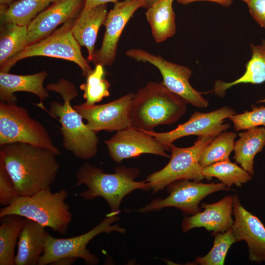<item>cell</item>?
<instances>
[{"label": "cell", "mask_w": 265, "mask_h": 265, "mask_svg": "<svg viewBox=\"0 0 265 265\" xmlns=\"http://www.w3.org/2000/svg\"><path fill=\"white\" fill-rule=\"evenodd\" d=\"M65 189L52 192L51 187L28 196H19L10 205L0 210V217L17 215L32 220L55 232L66 234L72 220Z\"/></svg>", "instance_id": "cell-5"}, {"label": "cell", "mask_w": 265, "mask_h": 265, "mask_svg": "<svg viewBox=\"0 0 265 265\" xmlns=\"http://www.w3.org/2000/svg\"><path fill=\"white\" fill-rule=\"evenodd\" d=\"M233 199L234 196H227L214 203H203L201 205V208L204 209L203 212L185 218L182 223L183 232L201 227L212 231V235L226 232L234 222L232 217Z\"/></svg>", "instance_id": "cell-18"}, {"label": "cell", "mask_w": 265, "mask_h": 265, "mask_svg": "<svg viewBox=\"0 0 265 265\" xmlns=\"http://www.w3.org/2000/svg\"><path fill=\"white\" fill-rule=\"evenodd\" d=\"M17 0H0V6H7Z\"/></svg>", "instance_id": "cell-38"}, {"label": "cell", "mask_w": 265, "mask_h": 265, "mask_svg": "<svg viewBox=\"0 0 265 265\" xmlns=\"http://www.w3.org/2000/svg\"><path fill=\"white\" fill-rule=\"evenodd\" d=\"M48 76L45 71L27 75H19L0 72V99L7 103H16V92L23 91L35 94L40 100V104L49 94L43 83Z\"/></svg>", "instance_id": "cell-19"}, {"label": "cell", "mask_w": 265, "mask_h": 265, "mask_svg": "<svg viewBox=\"0 0 265 265\" xmlns=\"http://www.w3.org/2000/svg\"><path fill=\"white\" fill-rule=\"evenodd\" d=\"M173 1V0H161L147 8L146 18L156 43L163 42L176 33Z\"/></svg>", "instance_id": "cell-24"}, {"label": "cell", "mask_w": 265, "mask_h": 265, "mask_svg": "<svg viewBox=\"0 0 265 265\" xmlns=\"http://www.w3.org/2000/svg\"><path fill=\"white\" fill-rule=\"evenodd\" d=\"M84 2V0H59L39 13L27 25L28 45L47 36L60 25L75 19Z\"/></svg>", "instance_id": "cell-17"}, {"label": "cell", "mask_w": 265, "mask_h": 265, "mask_svg": "<svg viewBox=\"0 0 265 265\" xmlns=\"http://www.w3.org/2000/svg\"><path fill=\"white\" fill-rule=\"evenodd\" d=\"M84 6L82 9L83 11H87L96 6L106 4L108 2H118L119 0H84Z\"/></svg>", "instance_id": "cell-35"}, {"label": "cell", "mask_w": 265, "mask_h": 265, "mask_svg": "<svg viewBox=\"0 0 265 265\" xmlns=\"http://www.w3.org/2000/svg\"><path fill=\"white\" fill-rule=\"evenodd\" d=\"M118 212H111L99 224L86 233L69 238H56L50 234L47 237L45 250L40 257L38 265H51L63 257L80 258L88 265L99 263L97 256L86 249V245L95 237L102 233L117 232L124 233L125 229L118 224L112 225L118 220Z\"/></svg>", "instance_id": "cell-9"}, {"label": "cell", "mask_w": 265, "mask_h": 265, "mask_svg": "<svg viewBox=\"0 0 265 265\" xmlns=\"http://www.w3.org/2000/svg\"><path fill=\"white\" fill-rule=\"evenodd\" d=\"M134 95L130 92L107 103L93 105L83 103L73 107L94 132H118L131 127L129 108Z\"/></svg>", "instance_id": "cell-14"}, {"label": "cell", "mask_w": 265, "mask_h": 265, "mask_svg": "<svg viewBox=\"0 0 265 265\" xmlns=\"http://www.w3.org/2000/svg\"><path fill=\"white\" fill-rule=\"evenodd\" d=\"M235 114L232 108L225 106L209 112L195 111L186 122L169 132H158L153 130L140 131L155 137L167 151H169L170 146L173 142L183 137L196 135L215 137L229 129L231 125L229 123H224V120Z\"/></svg>", "instance_id": "cell-12"}, {"label": "cell", "mask_w": 265, "mask_h": 265, "mask_svg": "<svg viewBox=\"0 0 265 265\" xmlns=\"http://www.w3.org/2000/svg\"><path fill=\"white\" fill-rule=\"evenodd\" d=\"M126 55L139 62H148L160 72L161 83L170 91L176 94L187 104L198 108L209 106V102L196 90L189 83L192 71L187 67L169 61L161 56L157 55L141 49H131Z\"/></svg>", "instance_id": "cell-10"}, {"label": "cell", "mask_w": 265, "mask_h": 265, "mask_svg": "<svg viewBox=\"0 0 265 265\" xmlns=\"http://www.w3.org/2000/svg\"><path fill=\"white\" fill-rule=\"evenodd\" d=\"M16 142L30 144L61 154L47 129L31 117L26 108L0 101V146Z\"/></svg>", "instance_id": "cell-7"}, {"label": "cell", "mask_w": 265, "mask_h": 265, "mask_svg": "<svg viewBox=\"0 0 265 265\" xmlns=\"http://www.w3.org/2000/svg\"><path fill=\"white\" fill-rule=\"evenodd\" d=\"M258 103H265V98L263 99L258 101Z\"/></svg>", "instance_id": "cell-40"}, {"label": "cell", "mask_w": 265, "mask_h": 265, "mask_svg": "<svg viewBox=\"0 0 265 265\" xmlns=\"http://www.w3.org/2000/svg\"><path fill=\"white\" fill-rule=\"evenodd\" d=\"M115 171L112 174L106 173L88 162L84 163L76 174V185H85L87 189L80 196L86 200L103 197L111 212H118L120 203L127 194L136 189H150L149 183L146 181L134 180L140 174L137 168L121 166L116 167Z\"/></svg>", "instance_id": "cell-4"}, {"label": "cell", "mask_w": 265, "mask_h": 265, "mask_svg": "<svg viewBox=\"0 0 265 265\" xmlns=\"http://www.w3.org/2000/svg\"><path fill=\"white\" fill-rule=\"evenodd\" d=\"M202 172L207 180L217 178L228 188L233 185L241 186L252 179V175L229 159L203 167Z\"/></svg>", "instance_id": "cell-28"}, {"label": "cell", "mask_w": 265, "mask_h": 265, "mask_svg": "<svg viewBox=\"0 0 265 265\" xmlns=\"http://www.w3.org/2000/svg\"><path fill=\"white\" fill-rule=\"evenodd\" d=\"M228 188L222 183L205 184L200 181L183 179L167 186L169 195L163 199H157L136 211L146 212L165 207H175L187 214H195L201 211L199 204L209 194Z\"/></svg>", "instance_id": "cell-11"}, {"label": "cell", "mask_w": 265, "mask_h": 265, "mask_svg": "<svg viewBox=\"0 0 265 265\" xmlns=\"http://www.w3.org/2000/svg\"><path fill=\"white\" fill-rule=\"evenodd\" d=\"M107 14L106 4H101L87 11L81 10L75 19L72 34L80 46L86 47L88 62L93 59L98 32Z\"/></svg>", "instance_id": "cell-20"}, {"label": "cell", "mask_w": 265, "mask_h": 265, "mask_svg": "<svg viewBox=\"0 0 265 265\" xmlns=\"http://www.w3.org/2000/svg\"><path fill=\"white\" fill-rule=\"evenodd\" d=\"M213 246L205 256L196 258L195 263L200 265H222L228 250L236 240L231 227L224 233L214 234Z\"/></svg>", "instance_id": "cell-31"}, {"label": "cell", "mask_w": 265, "mask_h": 265, "mask_svg": "<svg viewBox=\"0 0 265 265\" xmlns=\"http://www.w3.org/2000/svg\"><path fill=\"white\" fill-rule=\"evenodd\" d=\"M46 89L58 93L63 100V103L52 102L49 110L46 111L60 122L64 148L80 159L94 157L98 152L99 138L97 133L83 122L82 116L71 105V100L78 95L75 85L61 78L56 83L48 84Z\"/></svg>", "instance_id": "cell-2"}, {"label": "cell", "mask_w": 265, "mask_h": 265, "mask_svg": "<svg viewBox=\"0 0 265 265\" xmlns=\"http://www.w3.org/2000/svg\"><path fill=\"white\" fill-rule=\"evenodd\" d=\"M247 4L253 19L265 28V0H249Z\"/></svg>", "instance_id": "cell-34"}, {"label": "cell", "mask_w": 265, "mask_h": 265, "mask_svg": "<svg viewBox=\"0 0 265 265\" xmlns=\"http://www.w3.org/2000/svg\"><path fill=\"white\" fill-rule=\"evenodd\" d=\"M0 155L20 196H31L51 187L59 168L58 155L28 143L0 145Z\"/></svg>", "instance_id": "cell-1"}, {"label": "cell", "mask_w": 265, "mask_h": 265, "mask_svg": "<svg viewBox=\"0 0 265 265\" xmlns=\"http://www.w3.org/2000/svg\"><path fill=\"white\" fill-rule=\"evenodd\" d=\"M187 104L161 82L149 81L137 91L130 103L131 127L152 131L159 125L174 124L185 114Z\"/></svg>", "instance_id": "cell-3"}, {"label": "cell", "mask_w": 265, "mask_h": 265, "mask_svg": "<svg viewBox=\"0 0 265 265\" xmlns=\"http://www.w3.org/2000/svg\"><path fill=\"white\" fill-rule=\"evenodd\" d=\"M75 19L69 20L53 32L37 42L27 46L4 65L0 72L8 73L19 61L33 56H47L65 59L74 62L81 70L83 77H87L93 69L83 56L80 46L72 34Z\"/></svg>", "instance_id": "cell-6"}, {"label": "cell", "mask_w": 265, "mask_h": 265, "mask_svg": "<svg viewBox=\"0 0 265 265\" xmlns=\"http://www.w3.org/2000/svg\"><path fill=\"white\" fill-rule=\"evenodd\" d=\"M236 131L245 130L263 126L265 128V106H253L251 111L235 114L229 118Z\"/></svg>", "instance_id": "cell-32"}, {"label": "cell", "mask_w": 265, "mask_h": 265, "mask_svg": "<svg viewBox=\"0 0 265 265\" xmlns=\"http://www.w3.org/2000/svg\"><path fill=\"white\" fill-rule=\"evenodd\" d=\"M233 215L231 227L237 242L244 240L248 245L249 259L253 262H265V226L256 215L241 204L238 197L234 196Z\"/></svg>", "instance_id": "cell-16"}, {"label": "cell", "mask_w": 265, "mask_h": 265, "mask_svg": "<svg viewBox=\"0 0 265 265\" xmlns=\"http://www.w3.org/2000/svg\"><path fill=\"white\" fill-rule=\"evenodd\" d=\"M237 134L223 132L213 138L206 147L199 159L202 168L229 159L234 151Z\"/></svg>", "instance_id": "cell-29"}, {"label": "cell", "mask_w": 265, "mask_h": 265, "mask_svg": "<svg viewBox=\"0 0 265 265\" xmlns=\"http://www.w3.org/2000/svg\"><path fill=\"white\" fill-rule=\"evenodd\" d=\"M147 0V8L153 4L161 0Z\"/></svg>", "instance_id": "cell-39"}, {"label": "cell", "mask_w": 265, "mask_h": 265, "mask_svg": "<svg viewBox=\"0 0 265 265\" xmlns=\"http://www.w3.org/2000/svg\"><path fill=\"white\" fill-rule=\"evenodd\" d=\"M202 0L210 1L216 2L220 5L225 7L230 6L233 2V0H177V1L180 4L186 5L195 1Z\"/></svg>", "instance_id": "cell-36"}, {"label": "cell", "mask_w": 265, "mask_h": 265, "mask_svg": "<svg viewBox=\"0 0 265 265\" xmlns=\"http://www.w3.org/2000/svg\"><path fill=\"white\" fill-rule=\"evenodd\" d=\"M104 143L110 157L117 163L143 154L169 157L165 148L155 137L132 127L117 132Z\"/></svg>", "instance_id": "cell-15"}, {"label": "cell", "mask_w": 265, "mask_h": 265, "mask_svg": "<svg viewBox=\"0 0 265 265\" xmlns=\"http://www.w3.org/2000/svg\"><path fill=\"white\" fill-rule=\"evenodd\" d=\"M143 7L147 8L146 0H124L115 3L103 24L106 31L100 48L95 52L92 60L95 65L110 66L113 64L123 30L134 13Z\"/></svg>", "instance_id": "cell-13"}, {"label": "cell", "mask_w": 265, "mask_h": 265, "mask_svg": "<svg viewBox=\"0 0 265 265\" xmlns=\"http://www.w3.org/2000/svg\"><path fill=\"white\" fill-rule=\"evenodd\" d=\"M105 74L104 66L96 65L86 77V82L80 85V89L83 91V97L85 100L84 103L95 105L109 96L110 83L105 78Z\"/></svg>", "instance_id": "cell-30"}, {"label": "cell", "mask_w": 265, "mask_h": 265, "mask_svg": "<svg viewBox=\"0 0 265 265\" xmlns=\"http://www.w3.org/2000/svg\"><path fill=\"white\" fill-rule=\"evenodd\" d=\"M26 219L17 215L0 217V265H15V248Z\"/></svg>", "instance_id": "cell-26"}, {"label": "cell", "mask_w": 265, "mask_h": 265, "mask_svg": "<svg viewBox=\"0 0 265 265\" xmlns=\"http://www.w3.org/2000/svg\"><path fill=\"white\" fill-rule=\"evenodd\" d=\"M213 137L199 136L193 145L179 147L170 146L171 156L168 163L161 169L149 175L145 180L154 192L162 189L172 183L183 179L200 181L205 179L199 159Z\"/></svg>", "instance_id": "cell-8"}, {"label": "cell", "mask_w": 265, "mask_h": 265, "mask_svg": "<svg viewBox=\"0 0 265 265\" xmlns=\"http://www.w3.org/2000/svg\"><path fill=\"white\" fill-rule=\"evenodd\" d=\"M251 56L246 64L242 76L236 80L226 82L221 80L215 81L213 92L216 96H224L226 91L240 83L261 84L265 82V39L260 44H250Z\"/></svg>", "instance_id": "cell-22"}, {"label": "cell", "mask_w": 265, "mask_h": 265, "mask_svg": "<svg viewBox=\"0 0 265 265\" xmlns=\"http://www.w3.org/2000/svg\"><path fill=\"white\" fill-rule=\"evenodd\" d=\"M243 2H246V3H247V2L249 1V0H240Z\"/></svg>", "instance_id": "cell-41"}, {"label": "cell", "mask_w": 265, "mask_h": 265, "mask_svg": "<svg viewBox=\"0 0 265 265\" xmlns=\"http://www.w3.org/2000/svg\"><path fill=\"white\" fill-rule=\"evenodd\" d=\"M19 196L5 168L3 159L0 155V204L3 206H8Z\"/></svg>", "instance_id": "cell-33"}, {"label": "cell", "mask_w": 265, "mask_h": 265, "mask_svg": "<svg viewBox=\"0 0 265 265\" xmlns=\"http://www.w3.org/2000/svg\"><path fill=\"white\" fill-rule=\"evenodd\" d=\"M45 228L32 220L26 219L18 239L15 265H38L49 235Z\"/></svg>", "instance_id": "cell-21"}, {"label": "cell", "mask_w": 265, "mask_h": 265, "mask_svg": "<svg viewBox=\"0 0 265 265\" xmlns=\"http://www.w3.org/2000/svg\"><path fill=\"white\" fill-rule=\"evenodd\" d=\"M28 46L27 26L15 23L1 24L0 67Z\"/></svg>", "instance_id": "cell-27"}, {"label": "cell", "mask_w": 265, "mask_h": 265, "mask_svg": "<svg viewBox=\"0 0 265 265\" xmlns=\"http://www.w3.org/2000/svg\"><path fill=\"white\" fill-rule=\"evenodd\" d=\"M59 0H18L0 6L1 24L15 23L27 26L41 12Z\"/></svg>", "instance_id": "cell-25"}, {"label": "cell", "mask_w": 265, "mask_h": 265, "mask_svg": "<svg viewBox=\"0 0 265 265\" xmlns=\"http://www.w3.org/2000/svg\"><path fill=\"white\" fill-rule=\"evenodd\" d=\"M235 142L234 159L251 175L254 174V159L265 146V128L254 127L238 133Z\"/></svg>", "instance_id": "cell-23"}, {"label": "cell", "mask_w": 265, "mask_h": 265, "mask_svg": "<svg viewBox=\"0 0 265 265\" xmlns=\"http://www.w3.org/2000/svg\"><path fill=\"white\" fill-rule=\"evenodd\" d=\"M77 259L78 258L76 257H63L54 261L51 265H71L73 264Z\"/></svg>", "instance_id": "cell-37"}]
</instances>
